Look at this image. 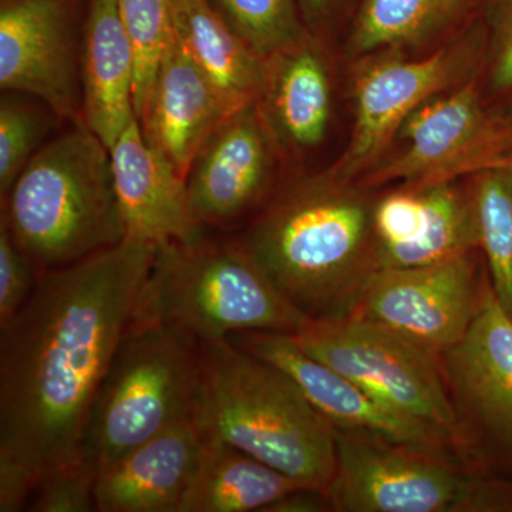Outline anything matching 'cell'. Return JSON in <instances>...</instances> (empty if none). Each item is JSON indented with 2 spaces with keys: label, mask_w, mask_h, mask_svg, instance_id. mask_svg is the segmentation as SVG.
<instances>
[{
  "label": "cell",
  "mask_w": 512,
  "mask_h": 512,
  "mask_svg": "<svg viewBox=\"0 0 512 512\" xmlns=\"http://www.w3.org/2000/svg\"><path fill=\"white\" fill-rule=\"evenodd\" d=\"M306 25L316 26L326 22L338 9L340 0H296Z\"/></svg>",
  "instance_id": "33"
},
{
  "label": "cell",
  "mask_w": 512,
  "mask_h": 512,
  "mask_svg": "<svg viewBox=\"0 0 512 512\" xmlns=\"http://www.w3.org/2000/svg\"><path fill=\"white\" fill-rule=\"evenodd\" d=\"M279 146L258 101L227 117L192 161L185 183L202 227H224L262 200Z\"/></svg>",
  "instance_id": "13"
},
{
  "label": "cell",
  "mask_w": 512,
  "mask_h": 512,
  "mask_svg": "<svg viewBox=\"0 0 512 512\" xmlns=\"http://www.w3.org/2000/svg\"><path fill=\"white\" fill-rule=\"evenodd\" d=\"M402 153L370 174L369 184L453 180L494 167L512 151V117L484 107L476 82L433 97L400 128Z\"/></svg>",
  "instance_id": "10"
},
{
  "label": "cell",
  "mask_w": 512,
  "mask_h": 512,
  "mask_svg": "<svg viewBox=\"0 0 512 512\" xmlns=\"http://www.w3.org/2000/svg\"><path fill=\"white\" fill-rule=\"evenodd\" d=\"M440 360L463 429L512 460V318L491 285L466 336Z\"/></svg>",
  "instance_id": "15"
},
{
  "label": "cell",
  "mask_w": 512,
  "mask_h": 512,
  "mask_svg": "<svg viewBox=\"0 0 512 512\" xmlns=\"http://www.w3.org/2000/svg\"><path fill=\"white\" fill-rule=\"evenodd\" d=\"M227 339L285 372L335 429L362 431L410 446L446 450L456 446L440 431L390 409L349 377L306 353L291 333L255 330L234 333Z\"/></svg>",
  "instance_id": "14"
},
{
  "label": "cell",
  "mask_w": 512,
  "mask_h": 512,
  "mask_svg": "<svg viewBox=\"0 0 512 512\" xmlns=\"http://www.w3.org/2000/svg\"><path fill=\"white\" fill-rule=\"evenodd\" d=\"M229 26L268 59L308 35L296 0H211Z\"/></svg>",
  "instance_id": "26"
},
{
  "label": "cell",
  "mask_w": 512,
  "mask_h": 512,
  "mask_svg": "<svg viewBox=\"0 0 512 512\" xmlns=\"http://www.w3.org/2000/svg\"><path fill=\"white\" fill-rule=\"evenodd\" d=\"M494 167H504L510 168V170H512V151L510 154H507V156L501 158V160L498 161V163L495 164Z\"/></svg>",
  "instance_id": "34"
},
{
  "label": "cell",
  "mask_w": 512,
  "mask_h": 512,
  "mask_svg": "<svg viewBox=\"0 0 512 512\" xmlns=\"http://www.w3.org/2000/svg\"><path fill=\"white\" fill-rule=\"evenodd\" d=\"M37 271L0 220V328L20 311L35 288Z\"/></svg>",
  "instance_id": "30"
},
{
  "label": "cell",
  "mask_w": 512,
  "mask_h": 512,
  "mask_svg": "<svg viewBox=\"0 0 512 512\" xmlns=\"http://www.w3.org/2000/svg\"><path fill=\"white\" fill-rule=\"evenodd\" d=\"M237 110L173 33L138 119L148 143L187 178L205 141Z\"/></svg>",
  "instance_id": "16"
},
{
  "label": "cell",
  "mask_w": 512,
  "mask_h": 512,
  "mask_svg": "<svg viewBox=\"0 0 512 512\" xmlns=\"http://www.w3.org/2000/svg\"><path fill=\"white\" fill-rule=\"evenodd\" d=\"M292 336L306 353L349 377L380 403L456 444L464 441L439 356L392 330L352 318L308 319Z\"/></svg>",
  "instance_id": "8"
},
{
  "label": "cell",
  "mask_w": 512,
  "mask_h": 512,
  "mask_svg": "<svg viewBox=\"0 0 512 512\" xmlns=\"http://www.w3.org/2000/svg\"><path fill=\"white\" fill-rule=\"evenodd\" d=\"M97 470L86 461L50 471L30 494L26 510L33 512L96 511L94 484Z\"/></svg>",
  "instance_id": "29"
},
{
  "label": "cell",
  "mask_w": 512,
  "mask_h": 512,
  "mask_svg": "<svg viewBox=\"0 0 512 512\" xmlns=\"http://www.w3.org/2000/svg\"><path fill=\"white\" fill-rule=\"evenodd\" d=\"M192 420L202 436L328 494L336 471L335 427L285 372L227 338L201 342Z\"/></svg>",
  "instance_id": "3"
},
{
  "label": "cell",
  "mask_w": 512,
  "mask_h": 512,
  "mask_svg": "<svg viewBox=\"0 0 512 512\" xmlns=\"http://www.w3.org/2000/svg\"><path fill=\"white\" fill-rule=\"evenodd\" d=\"M476 46L456 45L420 60L384 57L355 80V124L345 154L330 175L340 181L372 167L410 116L443 93L470 66Z\"/></svg>",
  "instance_id": "11"
},
{
  "label": "cell",
  "mask_w": 512,
  "mask_h": 512,
  "mask_svg": "<svg viewBox=\"0 0 512 512\" xmlns=\"http://www.w3.org/2000/svg\"><path fill=\"white\" fill-rule=\"evenodd\" d=\"M239 242L308 319L348 318L377 269L373 207L330 174L276 198Z\"/></svg>",
  "instance_id": "2"
},
{
  "label": "cell",
  "mask_w": 512,
  "mask_h": 512,
  "mask_svg": "<svg viewBox=\"0 0 512 512\" xmlns=\"http://www.w3.org/2000/svg\"><path fill=\"white\" fill-rule=\"evenodd\" d=\"M488 43V87L495 96L512 94V0H494Z\"/></svg>",
  "instance_id": "31"
},
{
  "label": "cell",
  "mask_w": 512,
  "mask_h": 512,
  "mask_svg": "<svg viewBox=\"0 0 512 512\" xmlns=\"http://www.w3.org/2000/svg\"><path fill=\"white\" fill-rule=\"evenodd\" d=\"M298 488L303 485L258 458L202 436L200 460L178 512L265 511Z\"/></svg>",
  "instance_id": "22"
},
{
  "label": "cell",
  "mask_w": 512,
  "mask_h": 512,
  "mask_svg": "<svg viewBox=\"0 0 512 512\" xmlns=\"http://www.w3.org/2000/svg\"><path fill=\"white\" fill-rule=\"evenodd\" d=\"M0 220L37 274L119 245L127 234L109 147L84 124L50 141L2 201Z\"/></svg>",
  "instance_id": "4"
},
{
  "label": "cell",
  "mask_w": 512,
  "mask_h": 512,
  "mask_svg": "<svg viewBox=\"0 0 512 512\" xmlns=\"http://www.w3.org/2000/svg\"><path fill=\"white\" fill-rule=\"evenodd\" d=\"M84 126L109 147L137 119L136 55L117 0H93L82 56Z\"/></svg>",
  "instance_id": "19"
},
{
  "label": "cell",
  "mask_w": 512,
  "mask_h": 512,
  "mask_svg": "<svg viewBox=\"0 0 512 512\" xmlns=\"http://www.w3.org/2000/svg\"><path fill=\"white\" fill-rule=\"evenodd\" d=\"M201 342L160 322L131 320L97 393L82 458L97 471L191 419Z\"/></svg>",
  "instance_id": "6"
},
{
  "label": "cell",
  "mask_w": 512,
  "mask_h": 512,
  "mask_svg": "<svg viewBox=\"0 0 512 512\" xmlns=\"http://www.w3.org/2000/svg\"><path fill=\"white\" fill-rule=\"evenodd\" d=\"M110 156L127 237L157 247L192 244L202 238L185 178L148 143L137 119L117 138Z\"/></svg>",
  "instance_id": "17"
},
{
  "label": "cell",
  "mask_w": 512,
  "mask_h": 512,
  "mask_svg": "<svg viewBox=\"0 0 512 512\" xmlns=\"http://www.w3.org/2000/svg\"><path fill=\"white\" fill-rule=\"evenodd\" d=\"M0 87L83 126L82 73L64 0H2Z\"/></svg>",
  "instance_id": "12"
},
{
  "label": "cell",
  "mask_w": 512,
  "mask_h": 512,
  "mask_svg": "<svg viewBox=\"0 0 512 512\" xmlns=\"http://www.w3.org/2000/svg\"><path fill=\"white\" fill-rule=\"evenodd\" d=\"M134 319L173 326L198 342L255 330L295 335L308 320L241 242L204 238L157 248Z\"/></svg>",
  "instance_id": "5"
},
{
  "label": "cell",
  "mask_w": 512,
  "mask_h": 512,
  "mask_svg": "<svg viewBox=\"0 0 512 512\" xmlns=\"http://www.w3.org/2000/svg\"><path fill=\"white\" fill-rule=\"evenodd\" d=\"M464 0H363L350 35L353 55L421 45L446 28Z\"/></svg>",
  "instance_id": "24"
},
{
  "label": "cell",
  "mask_w": 512,
  "mask_h": 512,
  "mask_svg": "<svg viewBox=\"0 0 512 512\" xmlns=\"http://www.w3.org/2000/svg\"><path fill=\"white\" fill-rule=\"evenodd\" d=\"M157 248L127 237L42 272L0 328V511H25L40 478L83 460L94 400Z\"/></svg>",
  "instance_id": "1"
},
{
  "label": "cell",
  "mask_w": 512,
  "mask_h": 512,
  "mask_svg": "<svg viewBox=\"0 0 512 512\" xmlns=\"http://www.w3.org/2000/svg\"><path fill=\"white\" fill-rule=\"evenodd\" d=\"M332 510L328 494L315 488H298L276 501L266 512H318Z\"/></svg>",
  "instance_id": "32"
},
{
  "label": "cell",
  "mask_w": 512,
  "mask_h": 512,
  "mask_svg": "<svg viewBox=\"0 0 512 512\" xmlns=\"http://www.w3.org/2000/svg\"><path fill=\"white\" fill-rule=\"evenodd\" d=\"M39 111L3 94L0 101V197H8L45 133Z\"/></svg>",
  "instance_id": "28"
},
{
  "label": "cell",
  "mask_w": 512,
  "mask_h": 512,
  "mask_svg": "<svg viewBox=\"0 0 512 512\" xmlns=\"http://www.w3.org/2000/svg\"><path fill=\"white\" fill-rule=\"evenodd\" d=\"M173 28L188 55L238 109L259 100L266 59L238 36L211 0H173Z\"/></svg>",
  "instance_id": "21"
},
{
  "label": "cell",
  "mask_w": 512,
  "mask_h": 512,
  "mask_svg": "<svg viewBox=\"0 0 512 512\" xmlns=\"http://www.w3.org/2000/svg\"><path fill=\"white\" fill-rule=\"evenodd\" d=\"M201 446L200 430L191 417L99 468L96 511L178 512Z\"/></svg>",
  "instance_id": "18"
},
{
  "label": "cell",
  "mask_w": 512,
  "mask_h": 512,
  "mask_svg": "<svg viewBox=\"0 0 512 512\" xmlns=\"http://www.w3.org/2000/svg\"><path fill=\"white\" fill-rule=\"evenodd\" d=\"M258 104L279 148L311 150L325 140L332 90L328 64L311 37L266 59Z\"/></svg>",
  "instance_id": "20"
},
{
  "label": "cell",
  "mask_w": 512,
  "mask_h": 512,
  "mask_svg": "<svg viewBox=\"0 0 512 512\" xmlns=\"http://www.w3.org/2000/svg\"><path fill=\"white\" fill-rule=\"evenodd\" d=\"M488 285L470 254L417 268H379L348 318L392 330L441 356L466 336Z\"/></svg>",
  "instance_id": "9"
},
{
  "label": "cell",
  "mask_w": 512,
  "mask_h": 512,
  "mask_svg": "<svg viewBox=\"0 0 512 512\" xmlns=\"http://www.w3.org/2000/svg\"><path fill=\"white\" fill-rule=\"evenodd\" d=\"M121 22L136 55L137 120L150 96L158 63L173 36V0H117Z\"/></svg>",
  "instance_id": "27"
},
{
  "label": "cell",
  "mask_w": 512,
  "mask_h": 512,
  "mask_svg": "<svg viewBox=\"0 0 512 512\" xmlns=\"http://www.w3.org/2000/svg\"><path fill=\"white\" fill-rule=\"evenodd\" d=\"M414 187L423 192L426 227L412 244L383 256L377 262V269L439 264L480 248L473 195L464 194L453 180Z\"/></svg>",
  "instance_id": "23"
},
{
  "label": "cell",
  "mask_w": 512,
  "mask_h": 512,
  "mask_svg": "<svg viewBox=\"0 0 512 512\" xmlns=\"http://www.w3.org/2000/svg\"><path fill=\"white\" fill-rule=\"evenodd\" d=\"M332 511L512 512V481L458 463L446 448L335 429Z\"/></svg>",
  "instance_id": "7"
},
{
  "label": "cell",
  "mask_w": 512,
  "mask_h": 512,
  "mask_svg": "<svg viewBox=\"0 0 512 512\" xmlns=\"http://www.w3.org/2000/svg\"><path fill=\"white\" fill-rule=\"evenodd\" d=\"M476 174L471 195L480 248L495 298L512 318V170L491 167Z\"/></svg>",
  "instance_id": "25"
}]
</instances>
